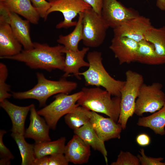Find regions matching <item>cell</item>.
Returning <instances> with one entry per match:
<instances>
[{"label": "cell", "instance_id": "cell-1", "mask_svg": "<svg viewBox=\"0 0 165 165\" xmlns=\"http://www.w3.org/2000/svg\"><path fill=\"white\" fill-rule=\"evenodd\" d=\"M34 47L22 50L19 54L3 59L12 60L24 63L30 68L42 69L50 72L58 69L63 71L65 57L62 52L63 46H50L46 43L34 42Z\"/></svg>", "mask_w": 165, "mask_h": 165}, {"label": "cell", "instance_id": "cell-2", "mask_svg": "<svg viewBox=\"0 0 165 165\" xmlns=\"http://www.w3.org/2000/svg\"><path fill=\"white\" fill-rule=\"evenodd\" d=\"M77 101L79 105L96 112L103 113L118 122L120 113L121 97L114 96L99 87H83Z\"/></svg>", "mask_w": 165, "mask_h": 165}, {"label": "cell", "instance_id": "cell-3", "mask_svg": "<svg viewBox=\"0 0 165 165\" xmlns=\"http://www.w3.org/2000/svg\"><path fill=\"white\" fill-rule=\"evenodd\" d=\"M36 76L37 83L33 88L25 91L13 92V97L19 100L35 99L38 101L40 107L44 106L51 96L60 93L68 94L78 86L76 82L67 80L63 77L54 81L47 79L41 73L37 72Z\"/></svg>", "mask_w": 165, "mask_h": 165}, {"label": "cell", "instance_id": "cell-4", "mask_svg": "<svg viewBox=\"0 0 165 165\" xmlns=\"http://www.w3.org/2000/svg\"><path fill=\"white\" fill-rule=\"evenodd\" d=\"M87 59L89 68L79 73L83 76L86 86H102L112 96L121 97L120 91L125 81L116 79L107 72L102 63L101 53L96 51L89 52Z\"/></svg>", "mask_w": 165, "mask_h": 165}, {"label": "cell", "instance_id": "cell-5", "mask_svg": "<svg viewBox=\"0 0 165 165\" xmlns=\"http://www.w3.org/2000/svg\"><path fill=\"white\" fill-rule=\"evenodd\" d=\"M125 75L126 80L120 91V113L117 122L123 130L126 128L128 119L134 113L136 99L144 83L142 75L136 72L128 70Z\"/></svg>", "mask_w": 165, "mask_h": 165}, {"label": "cell", "instance_id": "cell-6", "mask_svg": "<svg viewBox=\"0 0 165 165\" xmlns=\"http://www.w3.org/2000/svg\"><path fill=\"white\" fill-rule=\"evenodd\" d=\"M81 91L71 95L60 93L54 96V100L49 105L37 111L44 118L50 129L55 130L59 119L79 106L76 104L82 94Z\"/></svg>", "mask_w": 165, "mask_h": 165}, {"label": "cell", "instance_id": "cell-7", "mask_svg": "<svg viewBox=\"0 0 165 165\" xmlns=\"http://www.w3.org/2000/svg\"><path fill=\"white\" fill-rule=\"evenodd\" d=\"M82 42L88 47L96 48L103 42L108 27L101 15L90 8L83 13Z\"/></svg>", "mask_w": 165, "mask_h": 165}, {"label": "cell", "instance_id": "cell-8", "mask_svg": "<svg viewBox=\"0 0 165 165\" xmlns=\"http://www.w3.org/2000/svg\"><path fill=\"white\" fill-rule=\"evenodd\" d=\"M162 86L158 82L148 85L143 83L136 101L134 113L141 116L145 113H154L160 109L165 103Z\"/></svg>", "mask_w": 165, "mask_h": 165}, {"label": "cell", "instance_id": "cell-9", "mask_svg": "<svg viewBox=\"0 0 165 165\" xmlns=\"http://www.w3.org/2000/svg\"><path fill=\"white\" fill-rule=\"evenodd\" d=\"M49 2L50 7L48 15L52 12L58 11L62 13L64 17L63 21L56 25L57 29L75 26L77 21H73V19L78 14L91 8L84 0H57Z\"/></svg>", "mask_w": 165, "mask_h": 165}, {"label": "cell", "instance_id": "cell-10", "mask_svg": "<svg viewBox=\"0 0 165 165\" xmlns=\"http://www.w3.org/2000/svg\"><path fill=\"white\" fill-rule=\"evenodd\" d=\"M139 15L117 0H103L101 15L108 28L115 29Z\"/></svg>", "mask_w": 165, "mask_h": 165}, {"label": "cell", "instance_id": "cell-11", "mask_svg": "<svg viewBox=\"0 0 165 165\" xmlns=\"http://www.w3.org/2000/svg\"><path fill=\"white\" fill-rule=\"evenodd\" d=\"M152 26L149 18L139 15L113 29L114 35L126 37L138 42L145 39L146 32Z\"/></svg>", "mask_w": 165, "mask_h": 165}, {"label": "cell", "instance_id": "cell-12", "mask_svg": "<svg viewBox=\"0 0 165 165\" xmlns=\"http://www.w3.org/2000/svg\"><path fill=\"white\" fill-rule=\"evenodd\" d=\"M109 48L120 65L136 61L138 42L126 37L113 35Z\"/></svg>", "mask_w": 165, "mask_h": 165}, {"label": "cell", "instance_id": "cell-13", "mask_svg": "<svg viewBox=\"0 0 165 165\" xmlns=\"http://www.w3.org/2000/svg\"><path fill=\"white\" fill-rule=\"evenodd\" d=\"M90 122L99 137L104 142L120 138L122 127L112 119L105 118L91 111Z\"/></svg>", "mask_w": 165, "mask_h": 165}, {"label": "cell", "instance_id": "cell-14", "mask_svg": "<svg viewBox=\"0 0 165 165\" xmlns=\"http://www.w3.org/2000/svg\"><path fill=\"white\" fill-rule=\"evenodd\" d=\"M22 45L14 35L7 20L0 16V57L16 55L22 51Z\"/></svg>", "mask_w": 165, "mask_h": 165}, {"label": "cell", "instance_id": "cell-15", "mask_svg": "<svg viewBox=\"0 0 165 165\" xmlns=\"http://www.w3.org/2000/svg\"><path fill=\"white\" fill-rule=\"evenodd\" d=\"M30 112V124L25 130V138H31L37 143L51 141L49 135L50 127L45 119L38 114L34 104H32Z\"/></svg>", "mask_w": 165, "mask_h": 165}, {"label": "cell", "instance_id": "cell-16", "mask_svg": "<svg viewBox=\"0 0 165 165\" xmlns=\"http://www.w3.org/2000/svg\"><path fill=\"white\" fill-rule=\"evenodd\" d=\"M90 146L75 134L65 145L64 154L68 161L74 164L87 163L90 155Z\"/></svg>", "mask_w": 165, "mask_h": 165}, {"label": "cell", "instance_id": "cell-17", "mask_svg": "<svg viewBox=\"0 0 165 165\" xmlns=\"http://www.w3.org/2000/svg\"><path fill=\"white\" fill-rule=\"evenodd\" d=\"M89 50V47H83L80 50L74 51L66 49L64 47L62 52L66 54V57L63 70L64 73L62 77L66 78L72 74L77 79H81L79 69L82 67L89 66V63L84 59Z\"/></svg>", "mask_w": 165, "mask_h": 165}, {"label": "cell", "instance_id": "cell-18", "mask_svg": "<svg viewBox=\"0 0 165 165\" xmlns=\"http://www.w3.org/2000/svg\"><path fill=\"white\" fill-rule=\"evenodd\" d=\"M0 106L8 114L12 124V132L24 135L25 123L32 104L26 106L15 105L5 99L0 102Z\"/></svg>", "mask_w": 165, "mask_h": 165}, {"label": "cell", "instance_id": "cell-19", "mask_svg": "<svg viewBox=\"0 0 165 165\" xmlns=\"http://www.w3.org/2000/svg\"><path fill=\"white\" fill-rule=\"evenodd\" d=\"M8 21L15 37L23 46L24 50L34 47L30 34V22L21 18L17 14L8 12Z\"/></svg>", "mask_w": 165, "mask_h": 165}, {"label": "cell", "instance_id": "cell-20", "mask_svg": "<svg viewBox=\"0 0 165 165\" xmlns=\"http://www.w3.org/2000/svg\"><path fill=\"white\" fill-rule=\"evenodd\" d=\"M2 2L9 12L21 15L32 24L38 23L40 16L30 0H7Z\"/></svg>", "mask_w": 165, "mask_h": 165}, {"label": "cell", "instance_id": "cell-21", "mask_svg": "<svg viewBox=\"0 0 165 165\" xmlns=\"http://www.w3.org/2000/svg\"><path fill=\"white\" fill-rule=\"evenodd\" d=\"M74 132L75 134L79 136L94 150L100 152L103 156L106 163H108L107 152L104 142L99 137L90 121L80 128L74 130Z\"/></svg>", "mask_w": 165, "mask_h": 165}, {"label": "cell", "instance_id": "cell-22", "mask_svg": "<svg viewBox=\"0 0 165 165\" xmlns=\"http://www.w3.org/2000/svg\"><path fill=\"white\" fill-rule=\"evenodd\" d=\"M136 62L152 65L165 64V61L156 53L153 45L145 39L138 42Z\"/></svg>", "mask_w": 165, "mask_h": 165}, {"label": "cell", "instance_id": "cell-23", "mask_svg": "<svg viewBox=\"0 0 165 165\" xmlns=\"http://www.w3.org/2000/svg\"><path fill=\"white\" fill-rule=\"evenodd\" d=\"M137 124L149 128L156 134H165V103L160 109L152 115L139 118Z\"/></svg>", "mask_w": 165, "mask_h": 165}, {"label": "cell", "instance_id": "cell-24", "mask_svg": "<svg viewBox=\"0 0 165 165\" xmlns=\"http://www.w3.org/2000/svg\"><path fill=\"white\" fill-rule=\"evenodd\" d=\"M66 139L61 137L53 141H47L34 144L35 159L59 154H64Z\"/></svg>", "mask_w": 165, "mask_h": 165}, {"label": "cell", "instance_id": "cell-25", "mask_svg": "<svg viewBox=\"0 0 165 165\" xmlns=\"http://www.w3.org/2000/svg\"><path fill=\"white\" fill-rule=\"evenodd\" d=\"M79 15L76 25L73 31L67 35H60L57 40V42L63 45L65 49L74 51L79 50V43L82 39L83 13H79Z\"/></svg>", "mask_w": 165, "mask_h": 165}, {"label": "cell", "instance_id": "cell-26", "mask_svg": "<svg viewBox=\"0 0 165 165\" xmlns=\"http://www.w3.org/2000/svg\"><path fill=\"white\" fill-rule=\"evenodd\" d=\"M91 111L79 105L65 115L64 120L68 126L75 130L89 122Z\"/></svg>", "mask_w": 165, "mask_h": 165}, {"label": "cell", "instance_id": "cell-27", "mask_svg": "<svg viewBox=\"0 0 165 165\" xmlns=\"http://www.w3.org/2000/svg\"><path fill=\"white\" fill-rule=\"evenodd\" d=\"M145 38L153 45L157 54L165 61V26H152L146 32Z\"/></svg>", "mask_w": 165, "mask_h": 165}, {"label": "cell", "instance_id": "cell-28", "mask_svg": "<svg viewBox=\"0 0 165 165\" xmlns=\"http://www.w3.org/2000/svg\"><path fill=\"white\" fill-rule=\"evenodd\" d=\"M11 136L18 146L22 158L21 165H33L35 158L34 156V144L26 142L24 135L12 132Z\"/></svg>", "mask_w": 165, "mask_h": 165}, {"label": "cell", "instance_id": "cell-29", "mask_svg": "<svg viewBox=\"0 0 165 165\" xmlns=\"http://www.w3.org/2000/svg\"><path fill=\"white\" fill-rule=\"evenodd\" d=\"M8 75V70L6 66L4 63H0V102L10 98L12 94L9 93L10 86L6 82Z\"/></svg>", "mask_w": 165, "mask_h": 165}, {"label": "cell", "instance_id": "cell-30", "mask_svg": "<svg viewBox=\"0 0 165 165\" xmlns=\"http://www.w3.org/2000/svg\"><path fill=\"white\" fill-rule=\"evenodd\" d=\"M111 165H140L139 159L129 152L121 151L118 156L116 161L112 162Z\"/></svg>", "mask_w": 165, "mask_h": 165}, {"label": "cell", "instance_id": "cell-31", "mask_svg": "<svg viewBox=\"0 0 165 165\" xmlns=\"http://www.w3.org/2000/svg\"><path fill=\"white\" fill-rule=\"evenodd\" d=\"M6 133L4 130H0V165H9L10 160L14 157L9 149L5 145L3 141L4 135Z\"/></svg>", "mask_w": 165, "mask_h": 165}, {"label": "cell", "instance_id": "cell-32", "mask_svg": "<svg viewBox=\"0 0 165 165\" xmlns=\"http://www.w3.org/2000/svg\"><path fill=\"white\" fill-rule=\"evenodd\" d=\"M34 7L36 9L40 17L47 19V12L50 7V2L46 0H30Z\"/></svg>", "mask_w": 165, "mask_h": 165}, {"label": "cell", "instance_id": "cell-33", "mask_svg": "<svg viewBox=\"0 0 165 165\" xmlns=\"http://www.w3.org/2000/svg\"><path fill=\"white\" fill-rule=\"evenodd\" d=\"M141 155L138 154V158L141 165H165V162H162L164 158L162 157L152 158L146 156L143 148L139 151Z\"/></svg>", "mask_w": 165, "mask_h": 165}, {"label": "cell", "instance_id": "cell-34", "mask_svg": "<svg viewBox=\"0 0 165 165\" xmlns=\"http://www.w3.org/2000/svg\"><path fill=\"white\" fill-rule=\"evenodd\" d=\"M49 165H68V161L64 154L48 156Z\"/></svg>", "mask_w": 165, "mask_h": 165}, {"label": "cell", "instance_id": "cell-35", "mask_svg": "<svg viewBox=\"0 0 165 165\" xmlns=\"http://www.w3.org/2000/svg\"><path fill=\"white\" fill-rule=\"evenodd\" d=\"M151 138L147 134L141 133L137 135L136 141L140 146L145 147L149 145L151 142Z\"/></svg>", "mask_w": 165, "mask_h": 165}, {"label": "cell", "instance_id": "cell-36", "mask_svg": "<svg viewBox=\"0 0 165 165\" xmlns=\"http://www.w3.org/2000/svg\"><path fill=\"white\" fill-rule=\"evenodd\" d=\"M98 14L101 15L103 0H84Z\"/></svg>", "mask_w": 165, "mask_h": 165}, {"label": "cell", "instance_id": "cell-37", "mask_svg": "<svg viewBox=\"0 0 165 165\" xmlns=\"http://www.w3.org/2000/svg\"><path fill=\"white\" fill-rule=\"evenodd\" d=\"M33 165H49L48 156L35 159Z\"/></svg>", "mask_w": 165, "mask_h": 165}, {"label": "cell", "instance_id": "cell-38", "mask_svg": "<svg viewBox=\"0 0 165 165\" xmlns=\"http://www.w3.org/2000/svg\"><path fill=\"white\" fill-rule=\"evenodd\" d=\"M156 4L160 9L165 11V0H157Z\"/></svg>", "mask_w": 165, "mask_h": 165}, {"label": "cell", "instance_id": "cell-39", "mask_svg": "<svg viewBox=\"0 0 165 165\" xmlns=\"http://www.w3.org/2000/svg\"><path fill=\"white\" fill-rule=\"evenodd\" d=\"M7 0H0V2H5Z\"/></svg>", "mask_w": 165, "mask_h": 165}, {"label": "cell", "instance_id": "cell-40", "mask_svg": "<svg viewBox=\"0 0 165 165\" xmlns=\"http://www.w3.org/2000/svg\"><path fill=\"white\" fill-rule=\"evenodd\" d=\"M49 1V2L52 1H56L57 0H48Z\"/></svg>", "mask_w": 165, "mask_h": 165}]
</instances>
